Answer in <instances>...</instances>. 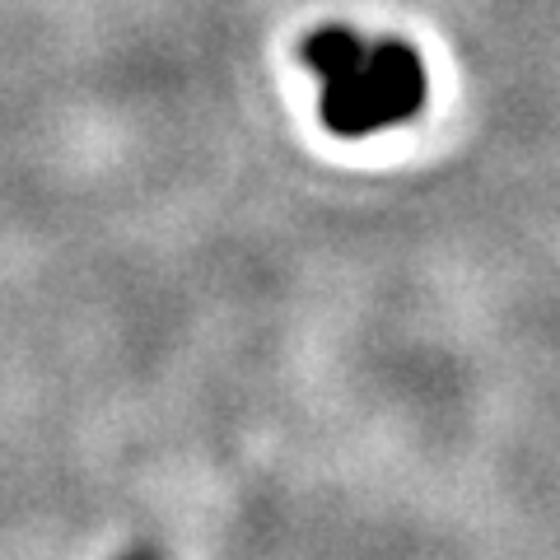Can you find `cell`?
I'll return each instance as SVG.
<instances>
[{
	"label": "cell",
	"instance_id": "cell-1",
	"mask_svg": "<svg viewBox=\"0 0 560 560\" xmlns=\"http://www.w3.org/2000/svg\"><path fill=\"white\" fill-rule=\"evenodd\" d=\"M300 57L318 75L323 127L341 140L401 127V121L420 117L430 98L425 61L401 38L370 43L346 24H323L304 38Z\"/></svg>",
	"mask_w": 560,
	"mask_h": 560
}]
</instances>
